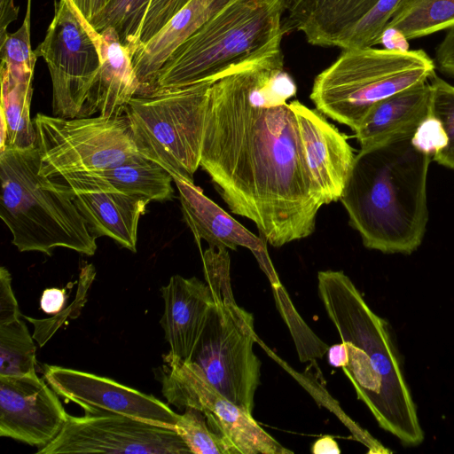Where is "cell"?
<instances>
[{
  "instance_id": "obj_1",
  "label": "cell",
  "mask_w": 454,
  "mask_h": 454,
  "mask_svg": "<svg viewBox=\"0 0 454 454\" xmlns=\"http://www.w3.org/2000/svg\"><path fill=\"white\" fill-rule=\"evenodd\" d=\"M296 91L279 55L215 81L205 121L200 167L275 247L310 236L325 205L288 102Z\"/></svg>"
},
{
  "instance_id": "obj_2",
  "label": "cell",
  "mask_w": 454,
  "mask_h": 454,
  "mask_svg": "<svg viewBox=\"0 0 454 454\" xmlns=\"http://www.w3.org/2000/svg\"><path fill=\"white\" fill-rule=\"evenodd\" d=\"M317 290L329 319L347 345L348 362L341 369L357 398L379 426L404 447L419 445L424 431L389 324L372 311L341 270L319 271Z\"/></svg>"
},
{
  "instance_id": "obj_3",
  "label": "cell",
  "mask_w": 454,
  "mask_h": 454,
  "mask_svg": "<svg viewBox=\"0 0 454 454\" xmlns=\"http://www.w3.org/2000/svg\"><path fill=\"white\" fill-rule=\"evenodd\" d=\"M413 133L395 135L356 155L340 200L369 249L411 254L424 238L432 157L412 145Z\"/></svg>"
},
{
  "instance_id": "obj_4",
  "label": "cell",
  "mask_w": 454,
  "mask_h": 454,
  "mask_svg": "<svg viewBox=\"0 0 454 454\" xmlns=\"http://www.w3.org/2000/svg\"><path fill=\"white\" fill-rule=\"evenodd\" d=\"M286 9V0H231L172 53L149 94L215 82L282 55Z\"/></svg>"
},
{
  "instance_id": "obj_5",
  "label": "cell",
  "mask_w": 454,
  "mask_h": 454,
  "mask_svg": "<svg viewBox=\"0 0 454 454\" xmlns=\"http://www.w3.org/2000/svg\"><path fill=\"white\" fill-rule=\"evenodd\" d=\"M37 145L0 151V217L20 252L66 247L93 255L96 237L71 194L39 173Z\"/></svg>"
},
{
  "instance_id": "obj_6",
  "label": "cell",
  "mask_w": 454,
  "mask_h": 454,
  "mask_svg": "<svg viewBox=\"0 0 454 454\" xmlns=\"http://www.w3.org/2000/svg\"><path fill=\"white\" fill-rule=\"evenodd\" d=\"M434 74L435 62L423 50L348 49L317 75L309 98L354 131L373 105Z\"/></svg>"
},
{
  "instance_id": "obj_7",
  "label": "cell",
  "mask_w": 454,
  "mask_h": 454,
  "mask_svg": "<svg viewBox=\"0 0 454 454\" xmlns=\"http://www.w3.org/2000/svg\"><path fill=\"white\" fill-rule=\"evenodd\" d=\"M214 82L136 95L125 109L137 151L160 164L172 177L194 183Z\"/></svg>"
},
{
  "instance_id": "obj_8",
  "label": "cell",
  "mask_w": 454,
  "mask_h": 454,
  "mask_svg": "<svg viewBox=\"0 0 454 454\" xmlns=\"http://www.w3.org/2000/svg\"><path fill=\"white\" fill-rule=\"evenodd\" d=\"M214 303L191 360L225 397L253 415L261 362L253 314L239 307L232 289L211 291Z\"/></svg>"
},
{
  "instance_id": "obj_9",
  "label": "cell",
  "mask_w": 454,
  "mask_h": 454,
  "mask_svg": "<svg viewBox=\"0 0 454 454\" xmlns=\"http://www.w3.org/2000/svg\"><path fill=\"white\" fill-rule=\"evenodd\" d=\"M41 176L96 172L114 168L138 153L127 118H63L37 114Z\"/></svg>"
},
{
  "instance_id": "obj_10",
  "label": "cell",
  "mask_w": 454,
  "mask_h": 454,
  "mask_svg": "<svg viewBox=\"0 0 454 454\" xmlns=\"http://www.w3.org/2000/svg\"><path fill=\"white\" fill-rule=\"evenodd\" d=\"M163 359L159 376L167 402L179 409L200 411L229 454L293 453L263 430L253 415L222 395L197 364L168 355Z\"/></svg>"
},
{
  "instance_id": "obj_11",
  "label": "cell",
  "mask_w": 454,
  "mask_h": 454,
  "mask_svg": "<svg viewBox=\"0 0 454 454\" xmlns=\"http://www.w3.org/2000/svg\"><path fill=\"white\" fill-rule=\"evenodd\" d=\"M35 51L45 60L51 74L53 115L83 117L100 57L71 0L55 1L53 19Z\"/></svg>"
},
{
  "instance_id": "obj_12",
  "label": "cell",
  "mask_w": 454,
  "mask_h": 454,
  "mask_svg": "<svg viewBox=\"0 0 454 454\" xmlns=\"http://www.w3.org/2000/svg\"><path fill=\"white\" fill-rule=\"evenodd\" d=\"M192 453L171 428L114 413L68 416L59 434L39 454L61 453Z\"/></svg>"
},
{
  "instance_id": "obj_13",
  "label": "cell",
  "mask_w": 454,
  "mask_h": 454,
  "mask_svg": "<svg viewBox=\"0 0 454 454\" xmlns=\"http://www.w3.org/2000/svg\"><path fill=\"white\" fill-rule=\"evenodd\" d=\"M51 387L85 413H114L175 429L180 414L153 395L93 373L58 365H44Z\"/></svg>"
},
{
  "instance_id": "obj_14",
  "label": "cell",
  "mask_w": 454,
  "mask_h": 454,
  "mask_svg": "<svg viewBox=\"0 0 454 454\" xmlns=\"http://www.w3.org/2000/svg\"><path fill=\"white\" fill-rule=\"evenodd\" d=\"M48 179L71 194L92 235L106 236L137 252L138 222L150 200L121 192L94 172L63 174Z\"/></svg>"
},
{
  "instance_id": "obj_15",
  "label": "cell",
  "mask_w": 454,
  "mask_h": 454,
  "mask_svg": "<svg viewBox=\"0 0 454 454\" xmlns=\"http://www.w3.org/2000/svg\"><path fill=\"white\" fill-rule=\"evenodd\" d=\"M58 394L35 376H0V435L42 448L65 426L69 414Z\"/></svg>"
},
{
  "instance_id": "obj_16",
  "label": "cell",
  "mask_w": 454,
  "mask_h": 454,
  "mask_svg": "<svg viewBox=\"0 0 454 454\" xmlns=\"http://www.w3.org/2000/svg\"><path fill=\"white\" fill-rule=\"evenodd\" d=\"M289 105L297 120L308 168L321 192L324 204L340 200L356 155L347 136L318 110L298 100H292Z\"/></svg>"
},
{
  "instance_id": "obj_17",
  "label": "cell",
  "mask_w": 454,
  "mask_h": 454,
  "mask_svg": "<svg viewBox=\"0 0 454 454\" xmlns=\"http://www.w3.org/2000/svg\"><path fill=\"white\" fill-rule=\"evenodd\" d=\"M178 192L184 219L200 247L205 240L211 247L250 250L272 286L279 280L269 256L267 241L258 237L207 198L194 183L173 177Z\"/></svg>"
},
{
  "instance_id": "obj_18",
  "label": "cell",
  "mask_w": 454,
  "mask_h": 454,
  "mask_svg": "<svg viewBox=\"0 0 454 454\" xmlns=\"http://www.w3.org/2000/svg\"><path fill=\"white\" fill-rule=\"evenodd\" d=\"M82 20L100 57V67L83 117L97 113L109 118L124 116L129 102L139 88L129 52L115 29L107 27L98 32L82 14Z\"/></svg>"
},
{
  "instance_id": "obj_19",
  "label": "cell",
  "mask_w": 454,
  "mask_h": 454,
  "mask_svg": "<svg viewBox=\"0 0 454 454\" xmlns=\"http://www.w3.org/2000/svg\"><path fill=\"white\" fill-rule=\"evenodd\" d=\"M160 291L164 300L160 325L169 346L167 355L189 362L214 303L212 292L196 277L180 275L172 276Z\"/></svg>"
},
{
  "instance_id": "obj_20",
  "label": "cell",
  "mask_w": 454,
  "mask_h": 454,
  "mask_svg": "<svg viewBox=\"0 0 454 454\" xmlns=\"http://www.w3.org/2000/svg\"><path fill=\"white\" fill-rule=\"evenodd\" d=\"M231 1L190 0L159 33L135 50L130 57L139 82L136 95L149 94L157 73L172 53Z\"/></svg>"
},
{
  "instance_id": "obj_21",
  "label": "cell",
  "mask_w": 454,
  "mask_h": 454,
  "mask_svg": "<svg viewBox=\"0 0 454 454\" xmlns=\"http://www.w3.org/2000/svg\"><path fill=\"white\" fill-rule=\"evenodd\" d=\"M380 0H286V31L302 32L309 43L338 46Z\"/></svg>"
},
{
  "instance_id": "obj_22",
  "label": "cell",
  "mask_w": 454,
  "mask_h": 454,
  "mask_svg": "<svg viewBox=\"0 0 454 454\" xmlns=\"http://www.w3.org/2000/svg\"><path fill=\"white\" fill-rule=\"evenodd\" d=\"M190 0H110L89 22L113 27L129 55L150 41Z\"/></svg>"
},
{
  "instance_id": "obj_23",
  "label": "cell",
  "mask_w": 454,
  "mask_h": 454,
  "mask_svg": "<svg viewBox=\"0 0 454 454\" xmlns=\"http://www.w3.org/2000/svg\"><path fill=\"white\" fill-rule=\"evenodd\" d=\"M430 104L431 86L427 82L379 101L370 108L354 130L361 150L395 135L414 132L430 114Z\"/></svg>"
},
{
  "instance_id": "obj_24",
  "label": "cell",
  "mask_w": 454,
  "mask_h": 454,
  "mask_svg": "<svg viewBox=\"0 0 454 454\" xmlns=\"http://www.w3.org/2000/svg\"><path fill=\"white\" fill-rule=\"evenodd\" d=\"M1 73V142L4 149H28L37 145V136L30 119L32 80H18L4 70Z\"/></svg>"
},
{
  "instance_id": "obj_25",
  "label": "cell",
  "mask_w": 454,
  "mask_h": 454,
  "mask_svg": "<svg viewBox=\"0 0 454 454\" xmlns=\"http://www.w3.org/2000/svg\"><path fill=\"white\" fill-rule=\"evenodd\" d=\"M115 188L150 201H166L174 197L172 176L157 162L137 153L123 163L96 171Z\"/></svg>"
},
{
  "instance_id": "obj_26",
  "label": "cell",
  "mask_w": 454,
  "mask_h": 454,
  "mask_svg": "<svg viewBox=\"0 0 454 454\" xmlns=\"http://www.w3.org/2000/svg\"><path fill=\"white\" fill-rule=\"evenodd\" d=\"M453 27L454 0H402L385 33L407 41Z\"/></svg>"
},
{
  "instance_id": "obj_27",
  "label": "cell",
  "mask_w": 454,
  "mask_h": 454,
  "mask_svg": "<svg viewBox=\"0 0 454 454\" xmlns=\"http://www.w3.org/2000/svg\"><path fill=\"white\" fill-rule=\"evenodd\" d=\"M35 351L33 339L20 318L0 325V376L36 375Z\"/></svg>"
},
{
  "instance_id": "obj_28",
  "label": "cell",
  "mask_w": 454,
  "mask_h": 454,
  "mask_svg": "<svg viewBox=\"0 0 454 454\" xmlns=\"http://www.w3.org/2000/svg\"><path fill=\"white\" fill-rule=\"evenodd\" d=\"M1 67L11 77L18 80L33 79L37 55L30 43V4L21 27L14 33H7L0 43Z\"/></svg>"
},
{
  "instance_id": "obj_29",
  "label": "cell",
  "mask_w": 454,
  "mask_h": 454,
  "mask_svg": "<svg viewBox=\"0 0 454 454\" xmlns=\"http://www.w3.org/2000/svg\"><path fill=\"white\" fill-rule=\"evenodd\" d=\"M402 0H380L350 30L337 47L342 50L373 47L381 43L387 25Z\"/></svg>"
},
{
  "instance_id": "obj_30",
  "label": "cell",
  "mask_w": 454,
  "mask_h": 454,
  "mask_svg": "<svg viewBox=\"0 0 454 454\" xmlns=\"http://www.w3.org/2000/svg\"><path fill=\"white\" fill-rule=\"evenodd\" d=\"M430 80V114L441 121L449 138L447 146L433 160L454 170V86L436 74Z\"/></svg>"
},
{
  "instance_id": "obj_31",
  "label": "cell",
  "mask_w": 454,
  "mask_h": 454,
  "mask_svg": "<svg viewBox=\"0 0 454 454\" xmlns=\"http://www.w3.org/2000/svg\"><path fill=\"white\" fill-rule=\"evenodd\" d=\"M192 453L229 454L223 442L207 426L205 416L192 408H185L174 429Z\"/></svg>"
},
{
  "instance_id": "obj_32",
  "label": "cell",
  "mask_w": 454,
  "mask_h": 454,
  "mask_svg": "<svg viewBox=\"0 0 454 454\" xmlns=\"http://www.w3.org/2000/svg\"><path fill=\"white\" fill-rule=\"evenodd\" d=\"M95 276L94 265L85 263L80 271L75 297L67 309H63L53 317L45 319H35L24 316L34 325L33 338L35 339L40 347H43L68 318L74 319L78 317L87 301V293Z\"/></svg>"
},
{
  "instance_id": "obj_33",
  "label": "cell",
  "mask_w": 454,
  "mask_h": 454,
  "mask_svg": "<svg viewBox=\"0 0 454 454\" xmlns=\"http://www.w3.org/2000/svg\"><path fill=\"white\" fill-rule=\"evenodd\" d=\"M411 141L418 151L433 159L447 146L449 138L441 121L430 114L416 128Z\"/></svg>"
},
{
  "instance_id": "obj_34",
  "label": "cell",
  "mask_w": 454,
  "mask_h": 454,
  "mask_svg": "<svg viewBox=\"0 0 454 454\" xmlns=\"http://www.w3.org/2000/svg\"><path fill=\"white\" fill-rule=\"evenodd\" d=\"M21 316L12 288V277L8 270L0 268V325L11 323Z\"/></svg>"
},
{
  "instance_id": "obj_35",
  "label": "cell",
  "mask_w": 454,
  "mask_h": 454,
  "mask_svg": "<svg viewBox=\"0 0 454 454\" xmlns=\"http://www.w3.org/2000/svg\"><path fill=\"white\" fill-rule=\"evenodd\" d=\"M434 62L442 73L454 77V27L436 47Z\"/></svg>"
},
{
  "instance_id": "obj_36",
  "label": "cell",
  "mask_w": 454,
  "mask_h": 454,
  "mask_svg": "<svg viewBox=\"0 0 454 454\" xmlns=\"http://www.w3.org/2000/svg\"><path fill=\"white\" fill-rule=\"evenodd\" d=\"M66 300L65 289L46 288L42 294L40 307L47 314H57L64 309Z\"/></svg>"
},
{
  "instance_id": "obj_37",
  "label": "cell",
  "mask_w": 454,
  "mask_h": 454,
  "mask_svg": "<svg viewBox=\"0 0 454 454\" xmlns=\"http://www.w3.org/2000/svg\"><path fill=\"white\" fill-rule=\"evenodd\" d=\"M19 7L14 5V0H0V43L6 36L8 26L17 20Z\"/></svg>"
},
{
  "instance_id": "obj_38",
  "label": "cell",
  "mask_w": 454,
  "mask_h": 454,
  "mask_svg": "<svg viewBox=\"0 0 454 454\" xmlns=\"http://www.w3.org/2000/svg\"><path fill=\"white\" fill-rule=\"evenodd\" d=\"M82 16L90 21L110 0H71Z\"/></svg>"
},
{
  "instance_id": "obj_39",
  "label": "cell",
  "mask_w": 454,
  "mask_h": 454,
  "mask_svg": "<svg viewBox=\"0 0 454 454\" xmlns=\"http://www.w3.org/2000/svg\"><path fill=\"white\" fill-rule=\"evenodd\" d=\"M328 363L333 367L343 368L348 362V352L344 341L334 344L327 349Z\"/></svg>"
},
{
  "instance_id": "obj_40",
  "label": "cell",
  "mask_w": 454,
  "mask_h": 454,
  "mask_svg": "<svg viewBox=\"0 0 454 454\" xmlns=\"http://www.w3.org/2000/svg\"><path fill=\"white\" fill-rule=\"evenodd\" d=\"M315 454H339L340 452L337 442L330 435H325L317 439L311 447Z\"/></svg>"
},
{
  "instance_id": "obj_41",
  "label": "cell",
  "mask_w": 454,
  "mask_h": 454,
  "mask_svg": "<svg viewBox=\"0 0 454 454\" xmlns=\"http://www.w3.org/2000/svg\"><path fill=\"white\" fill-rule=\"evenodd\" d=\"M28 2H31V0H27Z\"/></svg>"
}]
</instances>
